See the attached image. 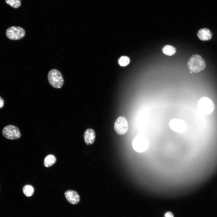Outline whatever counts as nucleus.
<instances>
[{
	"instance_id": "obj_1",
	"label": "nucleus",
	"mask_w": 217,
	"mask_h": 217,
	"mask_svg": "<svg viewBox=\"0 0 217 217\" xmlns=\"http://www.w3.org/2000/svg\"><path fill=\"white\" fill-rule=\"evenodd\" d=\"M206 65L204 59L200 55L195 54L189 59L187 62V66L190 72L198 73L202 71Z\"/></svg>"
},
{
	"instance_id": "obj_2",
	"label": "nucleus",
	"mask_w": 217,
	"mask_h": 217,
	"mask_svg": "<svg viewBox=\"0 0 217 217\" xmlns=\"http://www.w3.org/2000/svg\"><path fill=\"white\" fill-rule=\"evenodd\" d=\"M48 79L50 84L55 88H61L64 83V79L61 74L56 69H52L49 71Z\"/></svg>"
},
{
	"instance_id": "obj_3",
	"label": "nucleus",
	"mask_w": 217,
	"mask_h": 217,
	"mask_svg": "<svg viewBox=\"0 0 217 217\" xmlns=\"http://www.w3.org/2000/svg\"><path fill=\"white\" fill-rule=\"evenodd\" d=\"M198 107L200 111L205 115L212 113L215 109V105L213 101L207 97H203L198 102Z\"/></svg>"
},
{
	"instance_id": "obj_4",
	"label": "nucleus",
	"mask_w": 217,
	"mask_h": 217,
	"mask_svg": "<svg viewBox=\"0 0 217 217\" xmlns=\"http://www.w3.org/2000/svg\"><path fill=\"white\" fill-rule=\"evenodd\" d=\"M25 31L23 28L17 26H12L8 28L6 32L7 37L11 40H18L24 37Z\"/></svg>"
},
{
	"instance_id": "obj_5",
	"label": "nucleus",
	"mask_w": 217,
	"mask_h": 217,
	"mask_svg": "<svg viewBox=\"0 0 217 217\" xmlns=\"http://www.w3.org/2000/svg\"><path fill=\"white\" fill-rule=\"evenodd\" d=\"M2 134L5 138L11 140L18 139L21 136L19 128L16 126L11 124L3 128Z\"/></svg>"
},
{
	"instance_id": "obj_6",
	"label": "nucleus",
	"mask_w": 217,
	"mask_h": 217,
	"mask_svg": "<svg viewBox=\"0 0 217 217\" xmlns=\"http://www.w3.org/2000/svg\"><path fill=\"white\" fill-rule=\"evenodd\" d=\"M132 146L134 149L138 153L145 151L148 146V142L147 138L143 136H136L132 142Z\"/></svg>"
},
{
	"instance_id": "obj_7",
	"label": "nucleus",
	"mask_w": 217,
	"mask_h": 217,
	"mask_svg": "<svg viewBox=\"0 0 217 217\" xmlns=\"http://www.w3.org/2000/svg\"><path fill=\"white\" fill-rule=\"evenodd\" d=\"M114 128L116 133L120 135L126 134L128 129V124L126 118L122 116L118 117L114 123Z\"/></svg>"
},
{
	"instance_id": "obj_8",
	"label": "nucleus",
	"mask_w": 217,
	"mask_h": 217,
	"mask_svg": "<svg viewBox=\"0 0 217 217\" xmlns=\"http://www.w3.org/2000/svg\"><path fill=\"white\" fill-rule=\"evenodd\" d=\"M169 126L172 130L179 133L184 132L187 128L186 123L183 120L178 119L171 120L169 122Z\"/></svg>"
},
{
	"instance_id": "obj_9",
	"label": "nucleus",
	"mask_w": 217,
	"mask_h": 217,
	"mask_svg": "<svg viewBox=\"0 0 217 217\" xmlns=\"http://www.w3.org/2000/svg\"><path fill=\"white\" fill-rule=\"evenodd\" d=\"M64 196L67 200L69 203L75 205L80 201V197L77 192L74 190H68L64 193Z\"/></svg>"
},
{
	"instance_id": "obj_10",
	"label": "nucleus",
	"mask_w": 217,
	"mask_h": 217,
	"mask_svg": "<svg viewBox=\"0 0 217 217\" xmlns=\"http://www.w3.org/2000/svg\"><path fill=\"white\" fill-rule=\"evenodd\" d=\"M96 134L94 131L92 129H86L83 134L84 142L87 145L93 144L95 139Z\"/></svg>"
},
{
	"instance_id": "obj_11",
	"label": "nucleus",
	"mask_w": 217,
	"mask_h": 217,
	"mask_svg": "<svg viewBox=\"0 0 217 217\" xmlns=\"http://www.w3.org/2000/svg\"><path fill=\"white\" fill-rule=\"evenodd\" d=\"M197 35L199 39L203 41L209 40L212 36V33L210 30L206 28L200 29L198 31Z\"/></svg>"
},
{
	"instance_id": "obj_12",
	"label": "nucleus",
	"mask_w": 217,
	"mask_h": 217,
	"mask_svg": "<svg viewBox=\"0 0 217 217\" xmlns=\"http://www.w3.org/2000/svg\"><path fill=\"white\" fill-rule=\"evenodd\" d=\"M56 161V158L53 155L49 154L44 158V165L47 168L49 167L54 165Z\"/></svg>"
},
{
	"instance_id": "obj_13",
	"label": "nucleus",
	"mask_w": 217,
	"mask_h": 217,
	"mask_svg": "<svg viewBox=\"0 0 217 217\" xmlns=\"http://www.w3.org/2000/svg\"><path fill=\"white\" fill-rule=\"evenodd\" d=\"M163 53L168 56H171L176 52V48L173 46L168 45L164 46L162 49Z\"/></svg>"
},
{
	"instance_id": "obj_14",
	"label": "nucleus",
	"mask_w": 217,
	"mask_h": 217,
	"mask_svg": "<svg viewBox=\"0 0 217 217\" xmlns=\"http://www.w3.org/2000/svg\"><path fill=\"white\" fill-rule=\"evenodd\" d=\"M23 192L24 194L27 197H30L33 195L34 192L33 187L29 184L24 186L22 188Z\"/></svg>"
},
{
	"instance_id": "obj_15",
	"label": "nucleus",
	"mask_w": 217,
	"mask_h": 217,
	"mask_svg": "<svg viewBox=\"0 0 217 217\" xmlns=\"http://www.w3.org/2000/svg\"><path fill=\"white\" fill-rule=\"evenodd\" d=\"M6 3L13 8H16L20 6L21 0H5Z\"/></svg>"
},
{
	"instance_id": "obj_16",
	"label": "nucleus",
	"mask_w": 217,
	"mask_h": 217,
	"mask_svg": "<svg viewBox=\"0 0 217 217\" xmlns=\"http://www.w3.org/2000/svg\"><path fill=\"white\" fill-rule=\"evenodd\" d=\"M130 61L129 58L126 56H122L118 60L119 64L122 66H127L129 64Z\"/></svg>"
},
{
	"instance_id": "obj_17",
	"label": "nucleus",
	"mask_w": 217,
	"mask_h": 217,
	"mask_svg": "<svg viewBox=\"0 0 217 217\" xmlns=\"http://www.w3.org/2000/svg\"><path fill=\"white\" fill-rule=\"evenodd\" d=\"M164 217H174V216L172 212L168 211L165 213Z\"/></svg>"
},
{
	"instance_id": "obj_18",
	"label": "nucleus",
	"mask_w": 217,
	"mask_h": 217,
	"mask_svg": "<svg viewBox=\"0 0 217 217\" xmlns=\"http://www.w3.org/2000/svg\"><path fill=\"white\" fill-rule=\"evenodd\" d=\"M4 99L1 96H0V108H2L4 106Z\"/></svg>"
}]
</instances>
